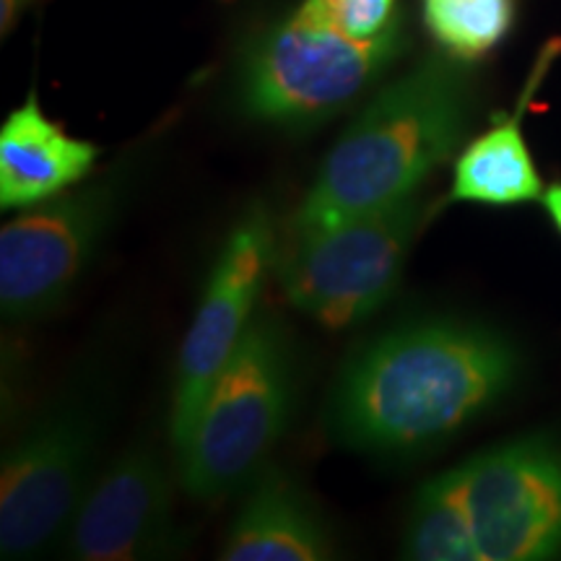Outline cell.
<instances>
[{"label":"cell","instance_id":"4","mask_svg":"<svg viewBox=\"0 0 561 561\" xmlns=\"http://www.w3.org/2000/svg\"><path fill=\"white\" fill-rule=\"evenodd\" d=\"M294 398L297 359L289 333L273 314H255L178 455L182 489L201 502L242 494L289 430Z\"/></svg>","mask_w":561,"mask_h":561},{"label":"cell","instance_id":"12","mask_svg":"<svg viewBox=\"0 0 561 561\" xmlns=\"http://www.w3.org/2000/svg\"><path fill=\"white\" fill-rule=\"evenodd\" d=\"M100 153V146L50 121L30 91L0 128V208L24 210L81 185Z\"/></svg>","mask_w":561,"mask_h":561},{"label":"cell","instance_id":"5","mask_svg":"<svg viewBox=\"0 0 561 561\" xmlns=\"http://www.w3.org/2000/svg\"><path fill=\"white\" fill-rule=\"evenodd\" d=\"M419 221V198H409L320 227L291 229L273 273L299 312L322 328L346 331L382 310L396 294Z\"/></svg>","mask_w":561,"mask_h":561},{"label":"cell","instance_id":"11","mask_svg":"<svg viewBox=\"0 0 561 561\" xmlns=\"http://www.w3.org/2000/svg\"><path fill=\"white\" fill-rule=\"evenodd\" d=\"M224 561H325L335 536L312 494L286 468L268 462L242 491L229 525Z\"/></svg>","mask_w":561,"mask_h":561},{"label":"cell","instance_id":"8","mask_svg":"<svg viewBox=\"0 0 561 561\" xmlns=\"http://www.w3.org/2000/svg\"><path fill=\"white\" fill-rule=\"evenodd\" d=\"M437 479L458 502L476 561H530L561 551L559 442H510Z\"/></svg>","mask_w":561,"mask_h":561},{"label":"cell","instance_id":"14","mask_svg":"<svg viewBox=\"0 0 561 561\" xmlns=\"http://www.w3.org/2000/svg\"><path fill=\"white\" fill-rule=\"evenodd\" d=\"M426 30L462 62L494 50L515 24V0H421Z\"/></svg>","mask_w":561,"mask_h":561},{"label":"cell","instance_id":"1","mask_svg":"<svg viewBox=\"0 0 561 561\" xmlns=\"http://www.w3.org/2000/svg\"><path fill=\"white\" fill-rule=\"evenodd\" d=\"M515 369V351L486 328L447 318L401 322L343 364L325 430L369 458H416L489 409Z\"/></svg>","mask_w":561,"mask_h":561},{"label":"cell","instance_id":"9","mask_svg":"<svg viewBox=\"0 0 561 561\" xmlns=\"http://www.w3.org/2000/svg\"><path fill=\"white\" fill-rule=\"evenodd\" d=\"M276 255L278 240L268 210L252 206L224 240L203 286L198 310L182 339L170 409L174 455L187 445L208 392L250 331Z\"/></svg>","mask_w":561,"mask_h":561},{"label":"cell","instance_id":"16","mask_svg":"<svg viewBox=\"0 0 561 561\" xmlns=\"http://www.w3.org/2000/svg\"><path fill=\"white\" fill-rule=\"evenodd\" d=\"M34 3H37V0H0V30H3V34L16 30L21 16H24Z\"/></svg>","mask_w":561,"mask_h":561},{"label":"cell","instance_id":"13","mask_svg":"<svg viewBox=\"0 0 561 561\" xmlns=\"http://www.w3.org/2000/svg\"><path fill=\"white\" fill-rule=\"evenodd\" d=\"M549 55L538 62L528 91L517 110L471 140L458 153L453 170L450 201L483 203V206H517L543 195L541 174L533 164V153L523 136V115L528 107L533 89L546 70Z\"/></svg>","mask_w":561,"mask_h":561},{"label":"cell","instance_id":"3","mask_svg":"<svg viewBox=\"0 0 561 561\" xmlns=\"http://www.w3.org/2000/svg\"><path fill=\"white\" fill-rule=\"evenodd\" d=\"M405 47V21L380 39L359 42L299 5L244 47L237 100L263 125L314 130L359 102Z\"/></svg>","mask_w":561,"mask_h":561},{"label":"cell","instance_id":"17","mask_svg":"<svg viewBox=\"0 0 561 561\" xmlns=\"http://www.w3.org/2000/svg\"><path fill=\"white\" fill-rule=\"evenodd\" d=\"M541 201H543L546 214L551 216L553 227H557L559 234H561V182H557V185H551V187H546Z\"/></svg>","mask_w":561,"mask_h":561},{"label":"cell","instance_id":"15","mask_svg":"<svg viewBox=\"0 0 561 561\" xmlns=\"http://www.w3.org/2000/svg\"><path fill=\"white\" fill-rule=\"evenodd\" d=\"M301 5L359 42L380 39L405 21L398 0H305Z\"/></svg>","mask_w":561,"mask_h":561},{"label":"cell","instance_id":"7","mask_svg":"<svg viewBox=\"0 0 561 561\" xmlns=\"http://www.w3.org/2000/svg\"><path fill=\"white\" fill-rule=\"evenodd\" d=\"M136 161L123 159L100 178L24 208L0 229V307L5 320L53 314L107 242L136 185Z\"/></svg>","mask_w":561,"mask_h":561},{"label":"cell","instance_id":"6","mask_svg":"<svg viewBox=\"0 0 561 561\" xmlns=\"http://www.w3.org/2000/svg\"><path fill=\"white\" fill-rule=\"evenodd\" d=\"M102 434L100 398L70 390L11 442L0 471V557L37 559L66 538L96 476Z\"/></svg>","mask_w":561,"mask_h":561},{"label":"cell","instance_id":"10","mask_svg":"<svg viewBox=\"0 0 561 561\" xmlns=\"http://www.w3.org/2000/svg\"><path fill=\"white\" fill-rule=\"evenodd\" d=\"M182 546L170 471L144 442L94 476L62 538V549L79 561L172 559Z\"/></svg>","mask_w":561,"mask_h":561},{"label":"cell","instance_id":"2","mask_svg":"<svg viewBox=\"0 0 561 561\" xmlns=\"http://www.w3.org/2000/svg\"><path fill=\"white\" fill-rule=\"evenodd\" d=\"M458 62L453 55H430L377 91L322 159L291 229L416 198L466 128L468 79Z\"/></svg>","mask_w":561,"mask_h":561}]
</instances>
